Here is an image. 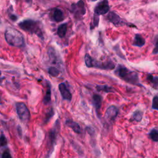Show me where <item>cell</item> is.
<instances>
[{
	"label": "cell",
	"mask_w": 158,
	"mask_h": 158,
	"mask_svg": "<svg viewBox=\"0 0 158 158\" xmlns=\"http://www.w3.org/2000/svg\"><path fill=\"white\" fill-rule=\"evenodd\" d=\"M48 73L52 77H56L60 75V71L57 68L54 67H50L48 69Z\"/></svg>",
	"instance_id": "21"
},
{
	"label": "cell",
	"mask_w": 158,
	"mask_h": 158,
	"mask_svg": "<svg viewBox=\"0 0 158 158\" xmlns=\"http://www.w3.org/2000/svg\"><path fill=\"white\" fill-rule=\"evenodd\" d=\"M147 80L150 82L155 87H158V77H154L152 75H148Z\"/></svg>",
	"instance_id": "22"
},
{
	"label": "cell",
	"mask_w": 158,
	"mask_h": 158,
	"mask_svg": "<svg viewBox=\"0 0 158 158\" xmlns=\"http://www.w3.org/2000/svg\"><path fill=\"white\" fill-rule=\"evenodd\" d=\"M149 137L153 141L158 142V131L156 129H153L149 134Z\"/></svg>",
	"instance_id": "20"
},
{
	"label": "cell",
	"mask_w": 158,
	"mask_h": 158,
	"mask_svg": "<svg viewBox=\"0 0 158 158\" xmlns=\"http://www.w3.org/2000/svg\"><path fill=\"white\" fill-rule=\"evenodd\" d=\"M7 143V139L5 137V136L3 135V133H1V146H6Z\"/></svg>",
	"instance_id": "26"
},
{
	"label": "cell",
	"mask_w": 158,
	"mask_h": 158,
	"mask_svg": "<svg viewBox=\"0 0 158 158\" xmlns=\"http://www.w3.org/2000/svg\"><path fill=\"white\" fill-rule=\"evenodd\" d=\"M153 54H158V37L156 38L155 40V46L153 51Z\"/></svg>",
	"instance_id": "27"
},
{
	"label": "cell",
	"mask_w": 158,
	"mask_h": 158,
	"mask_svg": "<svg viewBox=\"0 0 158 158\" xmlns=\"http://www.w3.org/2000/svg\"><path fill=\"white\" fill-rule=\"evenodd\" d=\"M107 18L108 21H109L110 22L112 23L114 25H115V26H124V25H127V26L131 27L130 26V24L125 22L123 19H122L120 18V16L119 15H118L114 12H110L109 14L107 15Z\"/></svg>",
	"instance_id": "7"
},
{
	"label": "cell",
	"mask_w": 158,
	"mask_h": 158,
	"mask_svg": "<svg viewBox=\"0 0 158 158\" xmlns=\"http://www.w3.org/2000/svg\"><path fill=\"white\" fill-rule=\"evenodd\" d=\"M53 115H54V112H53V110L51 109V111H49V112L46 114V117L45 118V121L47 122L49 119L53 117Z\"/></svg>",
	"instance_id": "28"
},
{
	"label": "cell",
	"mask_w": 158,
	"mask_h": 158,
	"mask_svg": "<svg viewBox=\"0 0 158 158\" xmlns=\"http://www.w3.org/2000/svg\"><path fill=\"white\" fill-rule=\"evenodd\" d=\"M93 58L88 54H86L85 56V62L88 68H91V63H92Z\"/></svg>",
	"instance_id": "23"
},
{
	"label": "cell",
	"mask_w": 158,
	"mask_h": 158,
	"mask_svg": "<svg viewBox=\"0 0 158 158\" xmlns=\"http://www.w3.org/2000/svg\"><path fill=\"white\" fill-rule=\"evenodd\" d=\"M99 16L95 14L94 15V17H93V24L91 25V27H92V28H91V29H92L93 28H95L96 27H98V23H99Z\"/></svg>",
	"instance_id": "25"
},
{
	"label": "cell",
	"mask_w": 158,
	"mask_h": 158,
	"mask_svg": "<svg viewBox=\"0 0 158 158\" xmlns=\"http://www.w3.org/2000/svg\"><path fill=\"white\" fill-rule=\"evenodd\" d=\"M6 42L11 46L21 48L25 45L24 38L21 33L13 28H7L4 32Z\"/></svg>",
	"instance_id": "2"
},
{
	"label": "cell",
	"mask_w": 158,
	"mask_h": 158,
	"mask_svg": "<svg viewBox=\"0 0 158 158\" xmlns=\"http://www.w3.org/2000/svg\"><path fill=\"white\" fill-rule=\"evenodd\" d=\"M71 11L74 14L75 18L80 19L86 14V9L84 1H80L77 3L72 4L71 6Z\"/></svg>",
	"instance_id": "5"
},
{
	"label": "cell",
	"mask_w": 158,
	"mask_h": 158,
	"mask_svg": "<svg viewBox=\"0 0 158 158\" xmlns=\"http://www.w3.org/2000/svg\"><path fill=\"white\" fill-rule=\"evenodd\" d=\"M145 40L143 38V37L140 34H136L133 42V45L138 46V47H142L145 44Z\"/></svg>",
	"instance_id": "14"
},
{
	"label": "cell",
	"mask_w": 158,
	"mask_h": 158,
	"mask_svg": "<svg viewBox=\"0 0 158 158\" xmlns=\"http://www.w3.org/2000/svg\"><path fill=\"white\" fill-rule=\"evenodd\" d=\"M118 114H119L118 108L115 106L112 105L110 106L107 109L105 113V117L107 119L112 121L116 118Z\"/></svg>",
	"instance_id": "9"
},
{
	"label": "cell",
	"mask_w": 158,
	"mask_h": 158,
	"mask_svg": "<svg viewBox=\"0 0 158 158\" xmlns=\"http://www.w3.org/2000/svg\"><path fill=\"white\" fill-rule=\"evenodd\" d=\"M115 73L119 77L130 84L141 86L139 81L138 73L134 71L129 70L125 66L119 65L117 69L115 71Z\"/></svg>",
	"instance_id": "1"
},
{
	"label": "cell",
	"mask_w": 158,
	"mask_h": 158,
	"mask_svg": "<svg viewBox=\"0 0 158 158\" xmlns=\"http://www.w3.org/2000/svg\"><path fill=\"white\" fill-rule=\"evenodd\" d=\"M15 108L21 121L22 122H28L30 120V111L25 103L22 102L16 103Z\"/></svg>",
	"instance_id": "4"
},
{
	"label": "cell",
	"mask_w": 158,
	"mask_h": 158,
	"mask_svg": "<svg viewBox=\"0 0 158 158\" xmlns=\"http://www.w3.org/2000/svg\"><path fill=\"white\" fill-rule=\"evenodd\" d=\"M50 84H48L47 90L46 91V94L45 95L44 99H43V103L46 105L48 104L51 101V87Z\"/></svg>",
	"instance_id": "17"
},
{
	"label": "cell",
	"mask_w": 158,
	"mask_h": 158,
	"mask_svg": "<svg viewBox=\"0 0 158 158\" xmlns=\"http://www.w3.org/2000/svg\"><path fill=\"white\" fill-rule=\"evenodd\" d=\"M65 125L68 127L71 128L77 134H81L82 130L79 124L72 120H67L65 121Z\"/></svg>",
	"instance_id": "13"
},
{
	"label": "cell",
	"mask_w": 158,
	"mask_h": 158,
	"mask_svg": "<svg viewBox=\"0 0 158 158\" xmlns=\"http://www.w3.org/2000/svg\"><path fill=\"white\" fill-rule=\"evenodd\" d=\"M1 158H12V157L10 151L6 150L1 155Z\"/></svg>",
	"instance_id": "29"
},
{
	"label": "cell",
	"mask_w": 158,
	"mask_h": 158,
	"mask_svg": "<svg viewBox=\"0 0 158 158\" xmlns=\"http://www.w3.org/2000/svg\"><path fill=\"white\" fill-rule=\"evenodd\" d=\"M19 27L23 30L31 34H35L41 39H43V33L40 28V22L32 19L24 20L18 24Z\"/></svg>",
	"instance_id": "3"
},
{
	"label": "cell",
	"mask_w": 158,
	"mask_h": 158,
	"mask_svg": "<svg viewBox=\"0 0 158 158\" xmlns=\"http://www.w3.org/2000/svg\"><path fill=\"white\" fill-rule=\"evenodd\" d=\"M131 158H135V157H131Z\"/></svg>",
	"instance_id": "31"
},
{
	"label": "cell",
	"mask_w": 158,
	"mask_h": 158,
	"mask_svg": "<svg viewBox=\"0 0 158 158\" xmlns=\"http://www.w3.org/2000/svg\"><path fill=\"white\" fill-rule=\"evenodd\" d=\"M56 137H57V129L56 127H54L49 132V146L52 147L53 149L54 148V144L56 139Z\"/></svg>",
	"instance_id": "15"
},
{
	"label": "cell",
	"mask_w": 158,
	"mask_h": 158,
	"mask_svg": "<svg viewBox=\"0 0 158 158\" xmlns=\"http://www.w3.org/2000/svg\"><path fill=\"white\" fill-rule=\"evenodd\" d=\"M10 18L12 21H16L18 19V17L14 14H10Z\"/></svg>",
	"instance_id": "30"
},
{
	"label": "cell",
	"mask_w": 158,
	"mask_h": 158,
	"mask_svg": "<svg viewBox=\"0 0 158 158\" xmlns=\"http://www.w3.org/2000/svg\"><path fill=\"white\" fill-rule=\"evenodd\" d=\"M142 118H143V112L139 110L135 111L134 114H133L132 118V120L135 121L137 122H140L141 120H142Z\"/></svg>",
	"instance_id": "19"
},
{
	"label": "cell",
	"mask_w": 158,
	"mask_h": 158,
	"mask_svg": "<svg viewBox=\"0 0 158 158\" xmlns=\"http://www.w3.org/2000/svg\"><path fill=\"white\" fill-rule=\"evenodd\" d=\"M68 30V24L67 23L62 24L59 26L57 30V34L60 38H63L65 37Z\"/></svg>",
	"instance_id": "16"
},
{
	"label": "cell",
	"mask_w": 158,
	"mask_h": 158,
	"mask_svg": "<svg viewBox=\"0 0 158 158\" xmlns=\"http://www.w3.org/2000/svg\"><path fill=\"white\" fill-rule=\"evenodd\" d=\"M97 91H104L106 93H111L114 92V88L111 87L108 85H97L96 87Z\"/></svg>",
	"instance_id": "18"
},
{
	"label": "cell",
	"mask_w": 158,
	"mask_h": 158,
	"mask_svg": "<svg viewBox=\"0 0 158 158\" xmlns=\"http://www.w3.org/2000/svg\"><path fill=\"white\" fill-rule=\"evenodd\" d=\"M110 10V7L109 4H108L107 1H102L101 2L98 3L94 10L95 14L98 16L101 15H104Z\"/></svg>",
	"instance_id": "6"
},
{
	"label": "cell",
	"mask_w": 158,
	"mask_h": 158,
	"mask_svg": "<svg viewBox=\"0 0 158 158\" xmlns=\"http://www.w3.org/2000/svg\"><path fill=\"white\" fill-rule=\"evenodd\" d=\"M153 109L158 111V96H154L153 99V104L151 106Z\"/></svg>",
	"instance_id": "24"
},
{
	"label": "cell",
	"mask_w": 158,
	"mask_h": 158,
	"mask_svg": "<svg viewBox=\"0 0 158 158\" xmlns=\"http://www.w3.org/2000/svg\"><path fill=\"white\" fill-rule=\"evenodd\" d=\"M58 88H59V90L63 99L68 101H71L72 98V94L64 83H61L59 86H58Z\"/></svg>",
	"instance_id": "10"
},
{
	"label": "cell",
	"mask_w": 158,
	"mask_h": 158,
	"mask_svg": "<svg viewBox=\"0 0 158 158\" xmlns=\"http://www.w3.org/2000/svg\"><path fill=\"white\" fill-rule=\"evenodd\" d=\"M91 68H99L104 70H112L114 69L115 65L110 60L106 62H99L93 59L92 63H91Z\"/></svg>",
	"instance_id": "8"
},
{
	"label": "cell",
	"mask_w": 158,
	"mask_h": 158,
	"mask_svg": "<svg viewBox=\"0 0 158 158\" xmlns=\"http://www.w3.org/2000/svg\"><path fill=\"white\" fill-rule=\"evenodd\" d=\"M93 104L95 107L96 112L99 117V116H100V110H101V104H102V101H103L102 97L100 95L95 94L93 96Z\"/></svg>",
	"instance_id": "11"
},
{
	"label": "cell",
	"mask_w": 158,
	"mask_h": 158,
	"mask_svg": "<svg viewBox=\"0 0 158 158\" xmlns=\"http://www.w3.org/2000/svg\"><path fill=\"white\" fill-rule=\"evenodd\" d=\"M52 19L56 22H61L64 19L63 11L60 8H55L53 10Z\"/></svg>",
	"instance_id": "12"
}]
</instances>
